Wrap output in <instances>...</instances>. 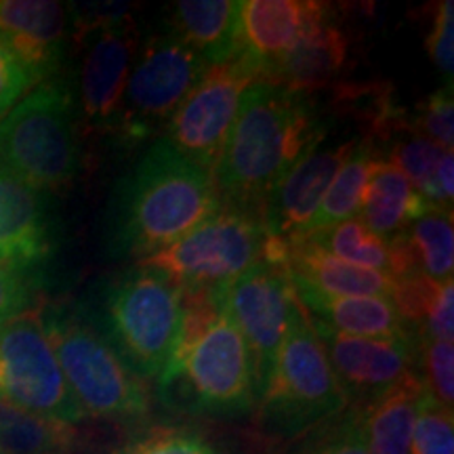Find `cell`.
<instances>
[{"instance_id":"cell-1","label":"cell","mask_w":454,"mask_h":454,"mask_svg":"<svg viewBox=\"0 0 454 454\" xmlns=\"http://www.w3.org/2000/svg\"><path fill=\"white\" fill-rule=\"evenodd\" d=\"M325 137L308 95L253 82L211 175L221 207L261 217L276 181Z\"/></svg>"},{"instance_id":"cell-2","label":"cell","mask_w":454,"mask_h":454,"mask_svg":"<svg viewBox=\"0 0 454 454\" xmlns=\"http://www.w3.org/2000/svg\"><path fill=\"white\" fill-rule=\"evenodd\" d=\"M219 208L211 175L158 137L114 190L107 248L114 257L141 261L177 242Z\"/></svg>"},{"instance_id":"cell-3","label":"cell","mask_w":454,"mask_h":454,"mask_svg":"<svg viewBox=\"0 0 454 454\" xmlns=\"http://www.w3.org/2000/svg\"><path fill=\"white\" fill-rule=\"evenodd\" d=\"M158 395L170 408L236 417L257 404L248 345L221 308L219 291H181V328Z\"/></svg>"},{"instance_id":"cell-4","label":"cell","mask_w":454,"mask_h":454,"mask_svg":"<svg viewBox=\"0 0 454 454\" xmlns=\"http://www.w3.org/2000/svg\"><path fill=\"white\" fill-rule=\"evenodd\" d=\"M141 381L167 371L181 328V288L160 271L135 263L101 286L93 311H82Z\"/></svg>"},{"instance_id":"cell-5","label":"cell","mask_w":454,"mask_h":454,"mask_svg":"<svg viewBox=\"0 0 454 454\" xmlns=\"http://www.w3.org/2000/svg\"><path fill=\"white\" fill-rule=\"evenodd\" d=\"M61 372L84 417L112 423H141L150 414L152 394L145 381L118 357L82 311L49 308L41 311Z\"/></svg>"},{"instance_id":"cell-6","label":"cell","mask_w":454,"mask_h":454,"mask_svg":"<svg viewBox=\"0 0 454 454\" xmlns=\"http://www.w3.org/2000/svg\"><path fill=\"white\" fill-rule=\"evenodd\" d=\"M348 402L328 362L325 345L297 301L268 387L257 402L259 427L274 438H299L326 419L343 412Z\"/></svg>"},{"instance_id":"cell-7","label":"cell","mask_w":454,"mask_h":454,"mask_svg":"<svg viewBox=\"0 0 454 454\" xmlns=\"http://www.w3.org/2000/svg\"><path fill=\"white\" fill-rule=\"evenodd\" d=\"M0 164L41 192L70 185L81 168L74 93L61 81L36 84L0 118Z\"/></svg>"},{"instance_id":"cell-8","label":"cell","mask_w":454,"mask_h":454,"mask_svg":"<svg viewBox=\"0 0 454 454\" xmlns=\"http://www.w3.org/2000/svg\"><path fill=\"white\" fill-rule=\"evenodd\" d=\"M265 244L259 215L221 207L177 242L137 263L160 271L184 293L221 291L263 261Z\"/></svg>"},{"instance_id":"cell-9","label":"cell","mask_w":454,"mask_h":454,"mask_svg":"<svg viewBox=\"0 0 454 454\" xmlns=\"http://www.w3.org/2000/svg\"><path fill=\"white\" fill-rule=\"evenodd\" d=\"M70 13L81 47L74 106L90 130H114L141 32L124 3L89 4Z\"/></svg>"},{"instance_id":"cell-10","label":"cell","mask_w":454,"mask_h":454,"mask_svg":"<svg viewBox=\"0 0 454 454\" xmlns=\"http://www.w3.org/2000/svg\"><path fill=\"white\" fill-rule=\"evenodd\" d=\"M207 70V61L170 34L147 38L129 74L114 133L124 144L156 137Z\"/></svg>"},{"instance_id":"cell-11","label":"cell","mask_w":454,"mask_h":454,"mask_svg":"<svg viewBox=\"0 0 454 454\" xmlns=\"http://www.w3.org/2000/svg\"><path fill=\"white\" fill-rule=\"evenodd\" d=\"M0 400L47 421H84L38 311L0 322Z\"/></svg>"},{"instance_id":"cell-12","label":"cell","mask_w":454,"mask_h":454,"mask_svg":"<svg viewBox=\"0 0 454 454\" xmlns=\"http://www.w3.org/2000/svg\"><path fill=\"white\" fill-rule=\"evenodd\" d=\"M253 82H259V74L242 55L208 66L170 116L164 139L192 164L213 175L244 93Z\"/></svg>"},{"instance_id":"cell-13","label":"cell","mask_w":454,"mask_h":454,"mask_svg":"<svg viewBox=\"0 0 454 454\" xmlns=\"http://www.w3.org/2000/svg\"><path fill=\"white\" fill-rule=\"evenodd\" d=\"M221 308L247 340L254 368L257 402L274 371L297 297L288 271L276 261H259L254 268L219 291Z\"/></svg>"},{"instance_id":"cell-14","label":"cell","mask_w":454,"mask_h":454,"mask_svg":"<svg viewBox=\"0 0 454 454\" xmlns=\"http://www.w3.org/2000/svg\"><path fill=\"white\" fill-rule=\"evenodd\" d=\"M311 328L325 345L326 357L345 395L360 402L383 394L391 385L419 371L421 340L417 337H354L333 331L309 317Z\"/></svg>"},{"instance_id":"cell-15","label":"cell","mask_w":454,"mask_h":454,"mask_svg":"<svg viewBox=\"0 0 454 454\" xmlns=\"http://www.w3.org/2000/svg\"><path fill=\"white\" fill-rule=\"evenodd\" d=\"M356 144L357 139H349L331 145L322 139L276 181L261 215L268 238L282 240L308 234L334 175Z\"/></svg>"},{"instance_id":"cell-16","label":"cell","mask_w":454,"mask_h":454,"mask_svg":"<svg viewBox=\"0 0 454 454\" xmlns=\"http://www.w3.org/2000/svg\"><path fill=\"white\" fill-rule=\"evenodd\" d=\"M328 13L331 7L316 0H244L238 13L236 55L257 70L259 81H268L305 32Z\"/></svg>"},{"instance_id":"cell-17","label":"cell","mask_w":454,"mask_h":454,"mask_svg":"<svg viewBox=\"0 0 454 454\" xmlns=\"http://www.w3.org/2000/svg\"><path fill=\"white\" fill-rule=\"evenodd\" d=\"M263 259L276 261L288 271L293 282L305 284L334 297H394V278L357 268L334 257L309 236L268 238Z\"/></svg>"},{"instance_id":"cell-18","label":"cell","mask_w":454,"mask_h":454,"mask_svg":"<svg viewBox=\"0 0 454 454\" xmlns=\"http://www.w3.org/2000/svg\"><path fill=\"white\" fill-rule=\"evenodd\" d=\"M67 15L53 0H4L0 3V38L26 67L34 87L51 81L66 53Z\"/></svg>"},{"instance_id":"cell-19","label":"cell","mask_w":454,"mask_h":454,"mask_svg":"<svg viewBox=\"0 0 454 454\" xmlns=\"http://www.w3.org/2000/svg\"><path fill=\"white\" fill-rule=\"evenodd\" d=\"M53 236L43 192L0 164V265L24 271L51 254Z\"/></svg>"},{"instance_id":"cell-20","label":"cell","mask_w":454,"mask_h":454,"mask_svg":"<svg viewBox=\"0 0 454 454\" xmlns=\"http://www.w3.org/2000/svg\"><path fill=\"white\" fill-rule=\"evenodd\" d=\"M293 291L305 314L333 331L354 337H417L387 297H334L299 282H293Z\"/></svg>"},{"instance_id":"cell-21","label":"cell","mask_w":454,"mask_h":454,"mask_svg":"<svg viewBox=\"0 0 454 454\" xmlns=\"http://www.w3.org/2000/svg\"><path fill=\"white\" fill-rule=\"evenodd\" d=\"M423 395L425 385L421 372L417 371L383 394L357 404L354 419L368 454H408Z\"/></svg>"},{"instance_id":"cell-22","label":"cell","mask_w":454,"mask_h":454,"mask_svg":"<svg viewBox=\"0 0 454 454\" xmlns=\"http://www.w3.org/2000/svg\"><path fill=\"white\" fill-rule=\"evenodd\" d=\"M345 59H348V41L328 13L305 32V36L263 82L308 95L328 87L343 70Z\"/></svg>"},{"instance_id":"cell-23","label":"cell","mask_w":454,"mask_h":454,"mask_svg":"<svg viewBox=\"0 0 454 454\" xmlns=\"http://www.w3.org/2000/svg\"><path fill=\"white\" fill-rule=\"evenodd\" d=\"M238 13L236 0H179L168 9L164 32L217 66L236 55Z\"/></svg>"},{"instance_id":"cell-24","label":"cell","mask_w":454,"mask_h":454,"mask_svg":"<svg viewBox=\"0 0 454 454\" xmlns=\"http://www.w3.org/2000/svg\"><path fill=\"white\" fill-rule=\"evenodd\" d=\"M305 236H309L334 257L357 265V268L381 271L394 280L419 274L402 231L391 238H383L368 230L360 219H348L325 231Z\"/></svg>"},{"instance_id":"cell-25","label":"cell","mask_w":454,"mask_h":454,"mask_svg":"<svg viewBox=\"0 0 454 454\" xmlns=\"http://www.w3.org/2000/svg\"><path fill=\"white\" fill-rule=\"evenodd\" d=\"M434 204L389 162H381L368 185L360 219L377 236L391 238L404 231L414 219L425 215Z\"/></svg>"},{"instance_id":"cell-26","label":"cell","mask_w":454,"mask_h":454,"mask_svg":"<svg viewBox=\"0 0 454 454\" xmlns=\"http://www.w3.org/2000/svg\"><path fill=\"white\" fill-rule=\"evenodd\" d=\"M381 162L383 160L377 156L374 144L357 141L351 154L345 158V162L340 164L337 175H334L325 200L320 204V211L311 221L308 234L325 231L328 227L340 223V221L360 217L368 185H371L374 170L379 168Z\"/></svg>"},{"instance_id":"cell-27","label":"cell","mask_w":454,"mask_h":454,"mask_svg":"<svg viewBox=\"0 0 454 454\" xmlns=\"http://www.w3.org/2000/svg\"><path fill=\"white\" fill-rule=\"evenodd\" d=\"M76 434L70 425L36 417L0 400V454H70Z\"/></svg>"},{"instance_id":"cell-28","label":"cell","mask_w":454,"mask_h":454,"mask_svg":"<svg viewBox=\"0 0 454 454\" xmlns=\"http://www.w3.org/2000/svg\"><path fill=\"white\" fill-rule=\"evenodd\" d=\"M402 234L419 274L431 280H450L454 268L452 208L431 207Z\"/></svg>"},{"instance_id":"cell-29","label":"cell","mask_w":454,"mask_h":454,"mask_svg":"<svg viewBox=\"0 0 454 454\" xmlns=\"http://www.w3.org/2000/svg\"><path fill=\"white\" fill-rule=\"evenodd\" d=\"M114 454H227L211 435L181 425H156L137 431Z\"/></svg>"},{"instance_id":"cell-30","label":"cell","mask_w":454,"mask_h":454,"mask_svg":"<svg viewBox=\"0 0 454 454\" xmlns=\"http://www.w3.org/2000/svg\"><path fill=\"white\" fill-rule=\"evenodd\" d=\"M408 454H454L452 411L440 406L427 391L419 404Z\"/></svg>"},{"instance_id":"cell-31","label":"cell","mask_w":454,"mask_h":454,"mask_svg":"<svg viewBox=\"0 0 454 454\" xmlns=\"http://www.w3.org/2000/svg\"><path fill=\"white\" fill-rule=\"evenodd\" d=\"M423 371V385L429 397L440 406L454 404V348L446 340H421L419 372Z\"/></svg>"},{"instance_id":"cell-32","label":"cell","mask_w":454,"mask_h":454,"mask_svg":"<svg viewBox=\"0 0 454 454\" xmlns=\"http://www.w3.org/2000/svg\"><path fill=\"white\" fill-rule=\"evenodd\" d=\"M446 152L448 150H444V147L435 145L434 141L414 133L412 137L395 139L394 144H391L389 164L400 170L419 192H423V187L429 184L431 177H434L438 162L442 160V156H444Z\"/></svg>"},{"instance_id":"cell-33","label":"cell","mask_w":454,"mask_h":454,"mask_svg":"<svg viewBox=\"0 0 454 454\" xmlns=\"http://www.w3.org/2000/svg\"><path fill=\"white\" fill-rule=\"evenodd\" d=\"M417 135L434 141L435 145L452 150L454 145V104H452V84L446 89L435 90L419 106L417 112Z\"/></svg>"},{"instance_id":"cell-34","label":"cell","mask_w":454,"mask_h":454,"mask_svg":"<svg viewBox=\"0 0 454 454\" xmlns=\"http://www.w3.org/2000/svg\"><path fill=\"white\" fill-rule=\"evenodd\" d=\"M427 51L438 66L442 74H446L448 81L452 82V70H454V15H452V3H440L435 9L434 30L427 36Z\"/></svg>"},{"instance_id":"cell-35","label":"cell","mask_w":454,"mask_h":454,"mask_svg":"<svg viewBox=\"0 0 454 454\" xmlns=\"http://www.w3.org/2000/svg\"><path fill=\"white\" fill-rule=\"evenodd\" d=\"M303 454H368L354 412H349L343 421L325 431Z\"/></svg>"},{"instance_id":"cell-36","label":"cell","mask_w":454,"mask_h":454,"mask_svg":"<svg viewBox=\"0 0 454 454\" xmlns=\"http://www.w3.org/2000/svg\"><path fill=\"white\" fill-rule=\"evenodd\" d=\"M34 87L26 67L11 53V49L0 38V118L17 104V99Z\"/></svg>"},{"instance_id":"cell-37","label":"cell","mask_w":454,"mask_h":454,"mask_svg":"<svg viewBox=\"0 0 454 454\" xmlns=\"http://www.w3.org/2000/svg\"><path fill=\"white\" fill-rule=\"evenodd\" d=\"M32 301L30 280L24 271L9 270L0 265V322L24 314Z\"/></svg>"},{"instance_id":"cell-38","label":"cell","mask_w":454,"mask_h":454,"mask_svg":"<svg viewBox=\"0 0 454 454\" xmlns=\"http://www.w3.org/2000/svg\"><path fill=\"white\" fill-rule=\"evenodd\" d=\"M454 158L452 150H448L442 160L438 162L434 177L429 179V184L423 187L421 194L425 200L434 207L440 208H452V198H454Z\"/></svg>"}]
</instances>
